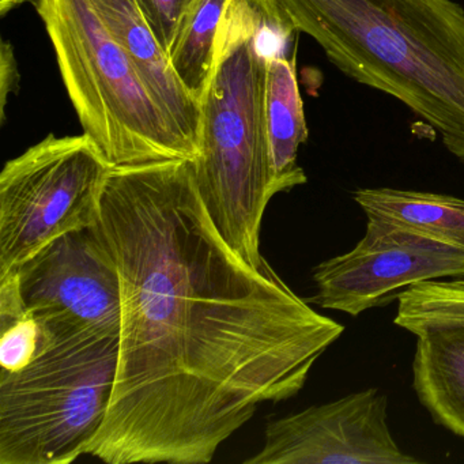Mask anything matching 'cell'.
Returning a JSON list of instances; mask_svg holds the SVG:
<instances>
[{
  "label": "cell",
  "mask_w": 464,
  "mask_h": 464,
  "mask_svg": "<svg viewBox=\"0 0 464 464\" xmlns=\"http://www.w3.org/2000/svg\"><path fill=\"white\" fill-rule=\"evenodd\" d=\"M353 198L368 219L411 227L464 246V199L395 188H361Z\"/></svg>",
  "instance_id": "13"
},
{
  "label": "cell",
  "mask_w": 464,
  "mask_h": 464,
  "mask_svg": "<svg viewBox=\"0 0 464 464\" xmlns=\"http://www.w3.org/2000/svg\"><path fill=\"white\" fill-rule=\"evenodd\" d=\"M297 34L276 0H230L200 100L195 181L224 240L255 267L267 262L260 232L276 197L266 121L267 59L287 53Z\"/></svg>",
  "instance_id": "2"
},
{
  "label": "cell",
  "mask_w": 464,
  "mask_h": 464,
  "mask_svg": "<svg viewBox=\"0 0 464 464\" xmlns=\"http://www.w3.org/2000/svg\"><path fill=\"white\" fill-rule=\"evenodd\" d=\"M12 271L26 308L51 339L121 334V276L93 227L56 238Z\"/></svg>",
  "instance_id": "8"
},
{
  "label": "cell",
  "mask_w": 464,
  "mask_h": 464,
  "mask_svg": "<svg viewBox=\"0 0 464 464\" xmlns=\"http://www.w3.org/2000/svg\"><path fill=\"white\" fill-rule=\"evenodd\" d=\"M93 4L175 131L199 156L200 102L179 80L138 0H93Z\"/></svg>",
  "instance_id": "11"
},
{
  "label": "cell",
  "mask_w": 464,
  "mask_h": 464,
  "mask_svg": "<svg viewBox=\"0 0 464 464\" xmlns=\"http://www.w3.org/2000/svg\"><path fill=\"white\" fill-rule=\"evenodd\" d=\"M230 0H197L169 55L172 69L200 102L216 63L217 40Z\"/></svg>",
  "instance_id": "14"
},
{
  "label": "cell",
  "mask_w": 464,
  "mask_h": 464,
  "mask_svg": "<svg viewBox=\"0 0 464 464\" xmlns=\"http://www.w3.org/2000/svg\"><path fill=\"white\" fill-rule=\"evenodd\" d=\"M112 165L86 134L48 135L0 173V276L93 227Z\"/></svg>",
  "instance_id": "6"
},
{
  "label": "cell",
  "mask_w": 464,
  "mask_h": 464,
  "mask_svg": "<svg viewBox=\"0 0 464 464\" xmlns=\"http://www.w3.org/2000/svg\"><path fill=\"white\" fill-rule=\"evenodd\" d=\"M266 121L274 194L287 192L306 183L298 165L300 146L308 140L303 99L295 72V53H276L267 59L266 72Z\"/></svg>",
  "instance_id": "12"
},
{
  "label": "cell",
  "mask_w": 464,
  "mask_h": 464,
  "mask_svg": "<svg viewBox=\"0 0 464 464\" xmlns=\"http://www.w3.org/2000/svg\"><path fill=\"white\" fill-rule=\"evenodd\" d=\"M146 23L169 58L173 44L197 0H138Z\"/></svg>",
  "instance_id": "16"
},
{
  "label": "cell",
  "mask_w": 464,
  "mask_h": 464,
  "mask_svg": "<svg viewBox=\"0 0 464 464\" xmlns=\"http://www.w3.org/2000/svg\"><path fill=\"white\" fill-rule=\"evenodd\" d=\"M25 2H28V0H0V15L5 17Z\"/></svg>",
  "instance_id": "18"
},
{
  "label": "cell",
  "mask_w": 464,
  "mask_h": 464,
  "mask_svg": "<svg viewBox=\"0 0 464 464\" xmlns=\"http://www.w3.org/2000/svg\"><path fill=\"white\" fill-rule=\"evenodd\" d=\"M21 75L12 43L4 40L0 47V121H6L9 96L20 93Z\"/></svg>",
  "instance_id": "17"
},
{
  "label": "cell",
  "mask_w": 464,
  "mask_h": 464,
  "mask_svg": "<svg viewBox=\"0 0 464 464\" xmlns=\"http://www.w3.org/2000/svg\"><path fill=\"white\" fill-rule=\"evenodd\" d=\"M93 227L121 276V327L110 409L86 456L210 463L259 404L297 395L343 334L270 263L230 248L189 160L113 167Z\"/></svg>",
  "instance_id": "1"
},
{
  "label": "cell",
  "mask_w": 464,
  "mask_h": 464,
  "mask_svg": "<svg viewBox=\"0 0 464 464\" xmlns=\"http://www.w3.org/2000/svg\"><path fill=\"white\" fill-rule=\"evenodd\" d=\"M464 276V246L411 227L368 219L360 243L314 270L308 303L358 316L398 300L407 287Z\"/></svg>",
  "instance_id": "7"
},
{
  "label": "cell",
  "mask_w": 464,
  "mask_h": 464,
  "mask_svg": "<svg viewBox=\"0 0 464 464\" xmlns=\"http://www.w3.org/2000/svg\"><path fill=\"white\" fill-rule=\"evenodd\" d=\"M83 134L112 167L197 153L175 131L93 0H36Z\"/></svg>",
  "instance_id": "4"
},
{
  "label": "cell",
  "mask_w": 464,
  "mask_h": 464,
  "mask_svg": "<svg viewBox=\"0 0 464 464\" xmlns=\"http://www.w3.org/2000/svg\"><path fill=\"white\" fill-rule=\"evenodd\" d=\"M0 368L15 372L50 346L51 336L21 297L15 271L0 276Z\"/></svg>",
  "instance_id": "15"
},
{
  "label": "cell",
  "mask_w": 464,
  "mask_h": 464,
  "mask_svg": "<svg viewBox=\"0 0 464 464\" xmlns=\"http://www.w3.org/2000/svg\"><path fill=\"white\" fill-rule=\"evenodd\" d=\"M119 336L53 339L20 371L0 372V464H70L104 425Z\"/></svg>",
  "instance_id": "5"
},
{
  "label": "cell",
  "mask_w": 464,
  "mask_h": 464,
  "mask_svg": "<svg viewBox=\"0 0 464 464\" xmlns=\"http://www.w3.org/2000/svg\"><path fill=\"white\" fill-rule=\"evenodd\" d=\"M388 399L377 388L273 420L262 450L246 464H411L388 426Z\"/></svg>",
  "instance_id": "9"
},
{
  "label": "cell",
  "mask_w": 464,
  "mask_h": 464,
  "mask_svg": "<svg viewBox=\"0 0 464 464\" xmlns=\"http://www.w3.org/2000/svg\"><path fill=\"white\" fill-rule=\"evenodd\" d=\"M355 82L403 102L464 164V10L453 0H276Z\"/></svg>",
  "instance_id": "3"
},
{
  "label": "cell",
  "mask_w": 464,
  "mask_h": 464,
  "mask_svg": "<svg viewBox=\"0 0 464 464\" xmlns=\"http://www.w3.org/2000/svg\"><path fill=\"white\" fill-rule=\"evenodd\" d=\"M395 323L417 336L412 387L437 425L464 439V292L450 281L412 285Z\"/></svg>",
  "instance_id": "10"
},
{
  "label": "cell",
  "mask_w": 464,
  "mask_h": 464,
  "mask_svg": "<svg viewBox=\"0 0 464 464\" xmlns=\"http://www.w3.org/2000/svg\"><path fill=\"white\" fill-rule=\"evenodd\" d=\"M450 285H452V286L456 287V289H459V290H461V292H464V276H456V278H450Z\"/></svg>",
  "instance_id": "19"
}]
</instances>
